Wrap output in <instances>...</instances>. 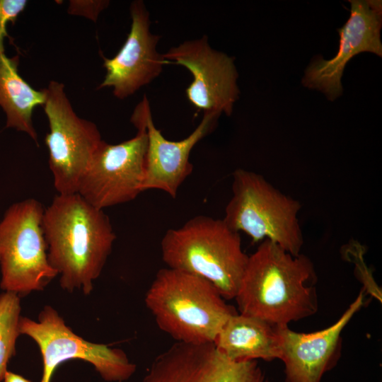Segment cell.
<instances>
[{
  "label": "cell",
  "mask_w": 382,
  "mask_h": 382,
  "mask_svg": "<svg viewBox=\"0 0 382 382\" xmlns=\"http://www.w3.org/2000/svg\"><path fill=\"white\" fill-rule=\"evenodd\" d=\"M27 4V0H0V52H4V39L9 37L6 32L7 24L15 23Z\"/></svg>",
  "instance_id": "20"
},
{
  "label": "cell",
  "mask_w": 382,
  "mask_h": 382,
  "mask_svg": "<svg viewBox=\"0 0 382 382\" xmlns=\"http://www.w3.org/2000/svg\"><path fill=\"white\" fill-rule=\"evenodd\" d=\"M132 24L120 51L112 58L103 57L106 70L98 88H112L113 95L125 99L148 85L170 64L157 50L160 36L150 30V15L141 0L131 3Z\"/></svg>",
  "instance_id": "14"
},
{
  "label": "cell",
  "mask_w": 382,
  "mask_h": 382,
  "mask_svg": "<svg viewBox=\"0 0 382 382\" xmlns=\"http://www.w3.org/2000/svg\"><path fill=\"white\" fill-rule=\"evenodd\" d=\"M142 382L269 381L256 360H231L213 343L176 342L154 359Z\"/></svg>",
  "instance_id": "13"
},
{
  "label": "cell",
  "mask_w": 382,
  "mask_h": 382,
  "mask_svg": "<svg viewBox=\"0 0 382 382\" xmlns=\"http://www.w3.org/2000/svg\"><path fill=\"white\" fill-rule=\"evenodd\" d=\"M344 253L346 258L354 264L357 274L364 284L363 289H366L367 292L374 295L381 301V292L374 279L371 271L364 262V247L357 241L352 240L345 245Z\"/></svg>",
  "instance_id": "19"
},
{
  "label": "cell",
  "mask_w": 382,
  "mask_h": 382,
  "mask_svg": "<svg viewBox=\"0 0 382 382\" xmlns=\"http://www.w3.org/2000/svg\"><path fill=\"white\" fill-rule=\"evenodd\" d=\"M316 281L308 257L266 239L249 256L234 299L240 313L285 327L318 311Z\"/></svg>",
  "instance_id": "2"
},
{
  "label": "cell",
  "mask_w": 382,
  "mask_h": 382,
  "mask_svg": "<svg viewBox=\"0 0 382 382\" xmlns=\"http://www.w3.org/2000/svg\"><path fill=\"white\" fill-rule=\"evenodd\" d=\"M232 192L223 219L232 231L245 233L253 243L270 240L294 256L301 253L303 237L299 200L280 192L262 175L242 168L233 173Z\"/></svg>",
  "instance_id": "5"
},
{
  "label": "cell",
  "mask_w": 382,
  "mask_h": 382,
  "mask_svg": "<svg viewBox=\"0 0 382 382\" xmlns=\"http://www.w3.org/2000/svg\"><path fill=\"white\" fill-rule=\"evenodd\" d=\"M213 344L233 361H271L281 357L277 327L240 313L228 319Z\"/></svg>",
  "instance_id": "16"
},
{
  "label": "cell",
  "mask_w": 382,
  "mask_h": 382,
  "mask_svg": "<svg viewBox=\"0 0 382 382\" xmlns=\"http://www.w3.org/2000/svg\"><path fill=\"white\" fill-rule=\"evenodd\" d=\"M163 56L170 64L183 66L192 75L185 94L194 107L203 113L231 115L240 95L233 57L213 49L206 35L173 47Z\"/></svg>",
  "instance_id": "10"
},
{
  "label": "cell",
  "mask_w": 382,
  "mask_h": 382,
  "mask_svg": "<svg viewBox=\"0 0 382 382\" xmlns=\"http://www.w3.org/2000/svg\"><path fill=\"white\" fill-rule=\"evenodd\" d=\"M109 4L108 0H71L67 11L70 15L83 16L96 22Z\"/></svg>",
  "instance_id": "21"
},
{
  "label": "cell",
  "mask_w": 382,
  "mask_h": 382,
  "mask_svg": "<svg viewBox=\"0 0 382 382\" xmlns=\"http://www.w3.org/2000/svg\"><path fill=\"white\" fill-rule=\"evenodd\" d=\"M21 335L33 339L39 347L43 364L40 382H50L57 366L70 359L90 363L108 382L128 380L136 371L126 353L104 344L93 343L75 334L51 306H45L37 321L21 317Z\"/></svg>",
  "instance_id": "8"
},
{
  "label": "cell",
  "mask_w": 382,
  "mask_h": 382,
  "mask_svg": "<svg viewBox=\"0 0 382 382\" xmlns=\"http://www.w3.org/2000/svg\"><path fill=\"white\" fill-rule=\"evenodd\" d=\"M161 250L168 267L207 279L225 300L235 298L249 257L242 250L239 233L223 219L204 215L168 229Z\"/></svg>",
  "instance_id": "4"
},
{
  "label": "cell",
  "mask_w": 382,
  "mask_h": 382,
  "mask_svg": "<svg viewBox=\"0 0 382 382\" xmlns=\"http://www.w3.org/2000/svg\"><path fill=\"white\" fill-rule=\"evenodd\" d=\"M216 287L197 275L160 269L144 301L158 328L177 342L213 343L228 319L238 312Z\"/></svg>",
  "instance_id": "3"
},
{
  "label": "cell",
  "mask_w": 382,
  "mask_h": 382,
  "mask_svg": "<svg viewBox=\"0 0 382 382\" xmlns=\"http://www.w3.org/2000/svg\"><path fill=\"white\" fill-rule=\"evenodd\" d=\"M21 297L16 293L0 294V382L7 372L10 359L16 354L21 319Z\"/></svg>",
  "instance_id": "18"
},
{
  "label": "cell",
  "mask_w": 382,
  "mask_h": 382,
  "mask_svg": "<svg viewBox=\"0 0 382 382\" xmlns=\"http://www.w3.org/2000/svg\"><path fill=\"white\" fill-rule=\"evenodd\" d=\"M219 117L204 112L198 126L186 138L170 141L156 127L149 102L144 96L131 117L137 129H145L148 139L142 192L160 190L175 198L179 187L193 170L190 161L191 151L215 129Z\"/></svg>",
  "instance_id": "12"
},
{
  "label": "cell",
  "mask_w": 382,
  "mask_h": 382,
  "mask_svg": "<svg viewBox=\"0 0 382 382\" xmlns=\"http://www.w3.org/2000/svg\"><path fill=\"white\" fill-rule=\"evenodd\" d=\"M42 90V107L50 127L45 141L54 187L60 195L77 193L80 180L103 141L100 133L95 123L76 115L62 83L51 81Z\"/></svg>",
  "instance_id": "7"
},
{
  "label": "cell",
  "mask_w": 382,
  "mask_h": 382,
  "mask_svg": "<svg viewBox=\"0 0 382 382\" xmlns=\"http://www.w3.org/2000/svg\"><path fill=\"white\" fill-rule=\"evenodd\" d=\"M1 382H31V381L19 374L7 371Z\"/></svg>",
  "instance_id": "22"
},
{
  "label": "cell",
  "mask_w": 382,
  "mask_h": 382,
  "mask_svg": "<svg viewBox=\"0 0 382 382\" xmlns=\"http://www.w3.org/2000/svg\"><path fill=\"white\" fill-rule=\"evenodd\" d=\"M45 208L29 198L11 204L0 221V287L20 297L42 291L58 274L50 265L42 222Z\"/></svg>",
  "instance_id": "6"
},
{
  "label": "cell",
  "mask_w": 382,
  "mask_h": 382,
  "mask_svg": "<svg viewBox=\"0 0 382 382\" xmlns=\"http://www.w3.org/2000/svg\"><path fill=\"white\" fill-rule=\"evenodd\" d=\"M349 2L350 16L344 25L337 29L340 35L337 52L330 59L316 55L306 68L301 79L304 87L321 92L330 101L342 96L343 71L353 57L364 52L382 57L381 1L351 0Z\"/></svg>",
  "instance_id": "11"
},
{
  "label": "cell",
  "mask_w": 382,
  "mask_h": 382,
  "mask_svg": "<svg viewBox=\"0 0 382 382\" xmlns=\"http://www.w3.org/2000/svg\"><path fill=\"white\" fill-rule=\"evenodd\" d=\"M364 301L362 289L341 317L324 330L303 333L277 327L285 382H320L340 356L342 330Z\"/></svg>",
  "instance_id": "15"
},
{
  "label": "cell",
  "mask_w": 382,
  "mask_h": 382,
  "mask_svg": "<svg viewBox=\"0 0 382 382\" xmlns=\"http://www.w3.org/2000/svg\"><path fill=\"white\" fill-rule=\"evenodd\" d=\"M19 57H7L0 52V106L6 115V128L28 134L37 144V134L33 123L35 107L42 106L45 93L36 90L19 74Z\"/></svg>",
  "instance_id": "17"
},
{
  "label": "cell",
  "mask_w": 382,
  "mask_h": 382,
  "mask_svg": "<svg viewBox=\"0 0 382 382\" xmlns=\"http://www.w3.org/2000/svg\"><path fill=\"white\" fill-rule=\"evenodd\" d=\"M42 227L61 287L90 294L116 238L109 217L78 193L58 194L45 209Z\"/></svg>",
  "instance_id": "1"
},
{
  "label": "cell",
  "mask_w": 382,
  "mask_h": 382,
  "mask_svg": "<svg viewBox=\"0 0 382 382\" xmlns=\"http://www.w3.org/2000/svg\"><path fill=\"white\" fill-rule=\"evenodd\" d=\"M147 143L145 129L120 144L103 140L80 180L77 193L102 210L134 199L142 192Z\"/></svg>",
  "instance_id": "9"
}]
</instances>
